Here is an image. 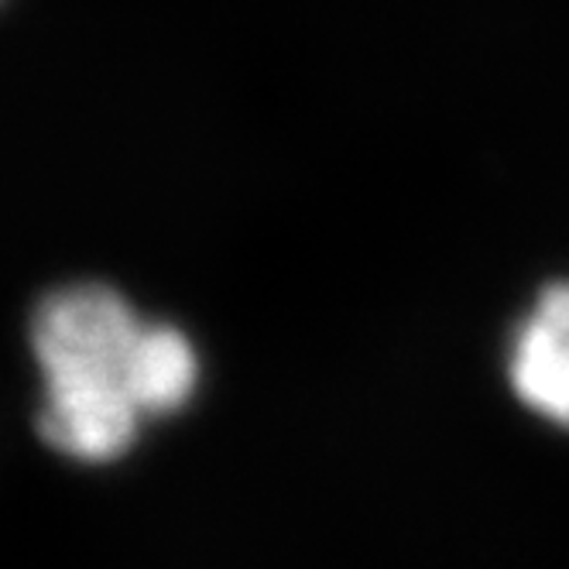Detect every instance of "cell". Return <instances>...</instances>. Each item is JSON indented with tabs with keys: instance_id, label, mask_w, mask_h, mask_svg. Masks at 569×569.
<instances>
[{
	"instance_id": "cell-1",
	"label": "cell",
	"mask_w": 569,
	"mask_h": 569,
	"mask_svg": "<svg viewBox=\"0 0 569 569\" xmlns=\"http://www.w3.org/2000/svg\"><path fill=\"white\" fill-rule=\"evenodd\" d=\"M144 319L107 284H72L34 312L31 343L46 381L38 416L52 450L107 463L124 457L144 412L134 395V353Z\"/></svg>"
},
{
	"instance_id": "cell-2",
	"label": "cell",
	"mask_w": 569,
	"mask_h": 569,
	"mask_svg": "<svg viewBox=\"0 0 569 569\" xmlns=\"http://www.w3.org/2000/svg\"><path fill=\"white\" fill-rule=\"evenodd\" d=\"M508 375L528 409L569 429V281L549 284L521 322Z\"/></svg>"
},
{
	"instance_id": "cell-3",
	"label": "cell",
	"mask_w": 569,
	"mask_h": 569,
	"mask_svg": "<svg viewBox=\"0 0 569 569\" xmlns=\"http://www.w3.org/2000/svg\"><path fill=\"white\" fill-rule=\"evenodd\" d=\"M199 363L192 343L166 322H144L134 353V395L144 419L169 416L192 398Z\"/></svg>"
}]
</instances>
